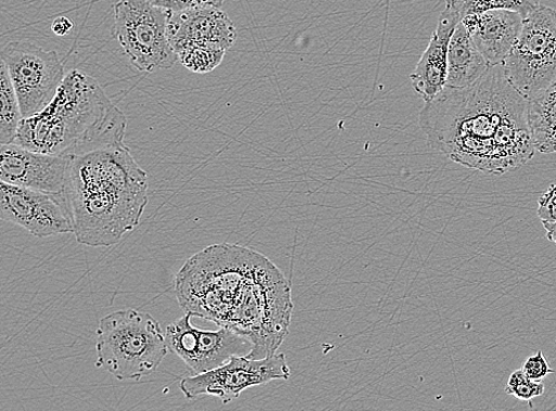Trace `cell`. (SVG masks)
Returning <instances> with one entry per match:
<instances>
[{"label": "cell", "instance_id": "obj_11", "mask_svg": "<svg viewBox=\"0 0 556 411\" xmlns=\"http://www.w3.org/2000/svg\"><path fill=\"white\" fill-rule=\"evenodd\" d=\"M191 316L177 319L166 327L169 351L186 363L192 376L205 374L227 363L232 356H249L253 346L249 339L230 329L200 330L191 324Z\"/></svg>", "mask_w": 556, "mask_h": 411}, {"label": "cell", "instance_id": "obj_20", "mask_svg": "<svg viewBox=\"0 0 556 411\" xmlns=\"http://www.w3.org/2000/svg\"><path fill=\"white\" fill-rule=\"evenodd\" d=\"M445 2L455 8L462 20L490 10L519 12L526 20L540 7V0H445Z\"/></svg>", "mask_w": 556, "mask_h": 411}, {"label": "cell", "instance_id": "obj_12", "mask_svg": "<svg viewBox=\"0 0 556 411\" xmlns=\"http://www.w3.org/2000/svg\"><path fill=\"white\" fill-rule=\"evenodd\" d=\"M0 217L38 239L74 234L62 195L0 182Z\"/></svg>", "mask_w": 556, "mask_h": 411}, {"label": "cell", "instance_id": "obj_7", "mask_svg": "<svg viewBox=\"0 0 556 411\" xmlns=\"http://www.w3.org/2000/svg\"><path fill=\"white\" fill-rule=\"evenodd\" d=\"M170 12L149 0H121L114 5L113 36L137 70H166L178 61L167 34Z\"/></svg>", "mask_w": 556, "mask_h": 411}, {"label": "cell", "instance_id": "obj_25", "mask_svg": "<svg viewBox=\"0 0 556 411\" xmlns=\"http://www.w3.org/2000/svg\"><path fill=\"white\" fill-rule=\"evenodd\" d=\"M538 217L541 222H556V184L539 198Z\"/></svg>", "mask_w": 556, "mask_h": 411}, {"label": "cell", "instance_id": "obj_9", "mask_svg": "<svg viewBox=\"0 0 556 411\" xmlns=\"http://www.w3.org/2000/svg\"><path fill=\"white\" fill-rule=\"evenodd\" d=\"M24 118L43 111L54 100L66 79V70L54 50L28 41L10 42L2 51Z\"/></svg>", "mask_w": 556, "mask_h": 411}, {"label": "cell", "instance_id": "obj_2", "mask_svg": "<svg viewBox=\"0 0 556 411\" xmlns=\"http://www.w3.org/2000/svg\"><path fill=\"white\" fill-rule=\"evenodd\" d=\"M70 158L62 197L75 239L88 247H112L140 224L149 204V176L125 143Z\"/></svg>", "mask_w": 556, "mask_h": 411}, {"label": "cell", "instance_id": "obj_18", "mask_svg": "<svg viewBox=\"0 0 556 411\" xmlns=\"http://www.w3.org/2000/svg\"><path fill=\"white\" fill-rule=\"evenodd\" d=\"M528 120L536 151L556 152V80L542 93L528 99Z\"/></svg>", "mask_w": 556, "mask_h": 411}, {"label": "cell", "instance_id": "obj_14", "mask_svg": "<svg viewBox=\"0 0 556 411\" xmlns=\"http://www.w3.org/2000/svg\"><path fill=\"white\" fill-rule=\"evenodd\" d=\"M167 34L176 53L193 46L229 50L237 29L226 12L218 8H199L170 12Z\"/></svg>", "mask_w": 556, "mask_h": 411}, {"label": "cell", "instance_id": "obj_21", "mask_svg": "<svg viewBox=\"0 0 556 411\" xmlns=\"http://www.w3.org/2000/svg\"><path fill=\"white\" fill-rule=\"evenodd\" d=\"M227 50L215 47L193 46L179 51L178 61L184 66L198 74H206L216 69L223 63Z\"/></svg>", "mask_w": 556, "mask_h": 411}, {"label": "cell", "instance_id": "obj_1", "mask_svg": "<svg viewBox=\"0 0 556 411\" xmlns=\"http://www.w3.org/2000/svg\"><path fill=\"white\" fill-rule=\"evenodd\" d=\"M419 126L432 149L489 175L521 169L538 152L528 100L510 84L503 64L468 87H445L425 102Z\"/></svg>", "mask_w": 556, "mask_h": 411}, {"label": "cell", "instance_id": "obj_24", "mask_svg": "<svg viewBox=\"0 0 556 411\" xmlns=\"http://www.w3.org/2000/svg\"><path fill=\"white\" fill-rule=\"evenodd\" d=\"M522 370L529 378L535 381H542L549 374H554V370L549 367V362L542 351L528 357Z\"/></svg>", "mask_w": 556, "mask_h": 411}, {"label": "cell", "instance_id": "obj_6", "mask_svg": "<svg viewBox=\"0 0 556 411\" xmlns=\"http://www.w3.org/2000/svg\"><path fill=\"white\" fill-rule=\"evenodd\" d=\"M96 350L97 367L119 381H139L152 374L170 352L159 321L132 308L100 320Z\"/></svg>", "mask_w": 556, "mask_h": 411}, {"label": "cell", "instance_id": "obj_8", "mask_svg": "<svg viewBox=\"0 0 556 411\" xmlns=\"http://www.w3.org/2000/svg\"><path fill=\"white\" fill-rule=\"evenodd\" d=\"M510 84L527 100L556 80V11L539 7L523 23L519 40L503 63Z\"/></svg>", "mask_w": 556, "mask_h": 411}, {"label": "cell", "instance_id": "obj_19", "mask_svg": "<svg viewBox=\"0 0 556 411\" xmlns=\"http://www.w3.org/2000/svg\"><path fill=\"white\" fill-rule=\"evenodd\" d=\"M23 120L20 101L5 63L0 62V144H14Z\"/></svg>", "mask_w": 556, "mask_h": 411}, {"label": "cell", "instance_id": "obj_3", "mask_svg": "<svg viewBox=\"0 0 556 411\" xmlns=\"http://www.w3.org/2000/svg\"><path fill=\"white\" fill-rule=\"evenodd\" d=\"M127 120L94 79L72 70L53 101L40 113L24 118L16 145L51 156L74 154L124 143Z\"/></svg>", "mask_w": 556, "mask_h": 411}, {"label": "cell", "instance_id": "obj_17", "mask_svg": "<svg viewBox=\"0 0 556 411\" xmlns=\"http://www.w3.org/2000/svg\"><path fill=\"white\" fill-rule=\"evenodd\" d=\"M447 61L445 87L450 88L468 87L480 79L490 68V64L477 49L462 22L451 37Z\"/></svg>", "mask_w": 556, "mask_h": 411}, {"label": "cell", "instance_id": "obj_4", "mask_svg": "<svg viewBox=\"0 0 556 411\" xmlns=\"http://www.w3.org/2000/svg\"><path fill=\"white\" fill-rule=\"evenodd\" d=\"M263 256L229 243L214 244L193 255L175 280L180 307L191 317L225 327L245 281Z\"/></svg>", "mask_w": 556, "mask_h": 411}, {"label": "cell", "instance_id": "obj_27", "mask_svg": "<svg viewBox=\"0 0 556 411\" xmlns=\"http://www.w3.org/2000/svg\"><path fill=\"white\" fill-rule=\"evenodd\" d=\"M542 226L546 230L547 239L556 246V222H542Z\"/></svg>", "mask_w": 556, "mask_h": 411}, {"label": "cell", "instance_id": "obj_26", "mask_svg": "<svg viewBox=\"0 0 556 411\" xmlns=\"http://www.w3.org/2000/svg\"><path fill=\"white\" fill-rule=\"evenodd\" d=\"M72 29L73 22L67 17H58L53 25H51V30H53L56 36H66Z\"/></svg>", "mask_w": 556, "mask_h": 411}, {"label": "cell", "instance_id": "obj_22", "mask_svg": "<svg viewBox=\"0 0 556 411\" xmlns=\"http://www.w3.org/2000/svg\"><path fill=\"white\" fill-rule=\"evenodd\" d=\"M506 393L523 402H530L533 398L545 394V384L542 381L529 378L522 369L513 372Z\"/></svg>", "mask_w": 556, "mask_h": 411}, {"label": "cell", "instance_id": "obj_16", "mask_svg": "<svg viewBox=\"0 0 556 411\" xmlns=\"http://www.w3.org/2000/svg\"><path fill=\"white\" fill-rule=\"evenodd\" d=\"M460 22L455 8L446 3L431 41L410 75L414 91L425 102L432 101L446 86L450 41Z\"/></svg>", "mask_w": 556, "mask_h": 411}, {"label": "cell", "instance_id": "obj_15", "mask_svg": "<svg viewBox=\"0 0 556 411\" xmlns=\"http://www.w3.org/2000/svg\"><path fill=\"white\" fill-rule=\"evenodd\" d=\"M472 41L490 67L500 66L509 56L521 35L525 18L510 10H490L462 20Z\"/></svg>", "mask_w": 556, "mask_h": 411}, {"label": "cell", "instance_id": "obj_10", "mask_svg": "<svg viewBox=\"0 0 556 411\" xmlns=\"http://www.w3.org/2000/svg\"><path fill=\"white\" fill-rule=\"evenodd\" d=\"M290 376L286 355L275 354L261 359L232 356L219 368L185 378L179 389L188 400L208 395L227 404L237 400L244 390L271 381H288Z\"/></svg>", "mask_w": 556, "mask_h": 411}, {"label": "cell", "instance_id": "obj_23", "mask_svg": "<svg viewBox=\"0 0 556 411\" xmlns=\"http://www.w3.org/2000/svg\"><path fill=\"white\" fill-rule=\"evenodd\" d=\"M149 2L172 12H179L199 8L222 9L225 0H149Z\"/></svg>", "mask_w": 556, "mask_h": 411}, {"label": "cell", "instance_id": "obj_13", "mask_svg": "<svg viewBox=\"0 0 556 411\" xmlns=\"http://www.w3.org/2000/svg\"><path fill=\"white\" fill-rule=\"evenodd\" d=\"M0 182L62 195L70 157L51 156L16 144L0 150Z\"/></svg>", "mask_w": 556, "mask_h": 411}, {"label": "cell", "instance_id": "obj_5", "mask_svg": "<svg viewBox=\"0 0 556 411\" xmlns=\"http://www.w3.org/2000/svg\"><path fill=\"white\" fill-rule=\"evenodd\" d=\"M292 312L289 280L263 256L245 281L225 327L251 342L249 358L261 359L277 354L289 335Z\"/></svg>", "mask_w": 556, "mask_h": 411}]
</instances>
